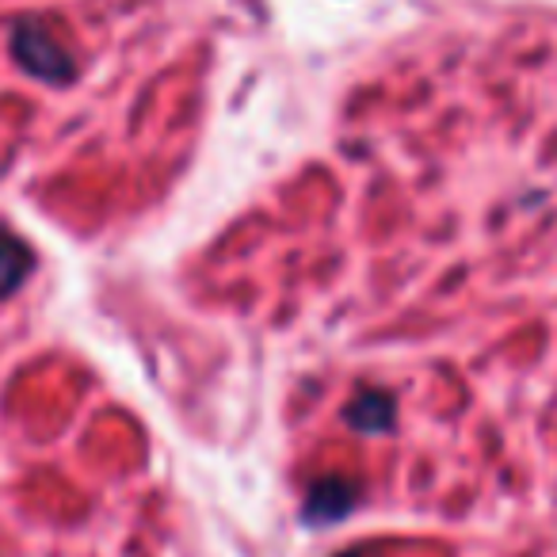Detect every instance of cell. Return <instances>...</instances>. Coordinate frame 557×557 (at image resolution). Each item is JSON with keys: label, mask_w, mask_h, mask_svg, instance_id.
Here are the masks:
<instances>
[{"label": "cell", "mask_w": 557, "mask_h": 557, "mask_svg": "<svg viewBox=\"0 0 557 557\" xmlns=\"http://www.w3.org/2000/svg\"><path fill=\"white\" fill-rule=\"evenodd\" d=\"M32 263L35 260H32V252H27L24 240L12 237V233H0V298L12 295V290L24 283Z\"/></svg>", "instance_id": "277c9868"}, {"label": "cell", "mask_w": 557, "mask_h": 557, "mask_svg": "<svg viewBox=\"0 0 557 557\" xmlns=\"http://www.w3.org/2000/svg\"><path fill=\"white\" fill-rule=\"evenodd\" d=\"M348 424L359 432H386L394 424V401L379 389H367L348 405Z\"/></svg>", "instance_id": "3957f363"}, {"label": "cell", "mask_w": 557, "mask_h": 557, "mask_svg": "<svg viewBox=\"0 0 557 557\" xmlns=\"http://www.w3.org/2000/svg\"><path fill=\"white\" fill-rule=\"evenodd\" d=\"M344 557H371V554H363V549H351V554H344Z\"/></svg>", "instance_id": "5b68a950"}, {"label": "cell", "mask_w": 557, "mask_h": 557, "mask_svg": "<svg viewBox=\"0 0 557 557\" xmlns=\"http://www.w3.org/2000/svg\"><path fill=\"white\" fill-rule=\"evenodd\" d=\"M12 54L32 77L50 81V85H65L77 73V62L65 50V42L50 32L42 20H20L12 27Z\"/></svg>", "instance_id": "6da1fadb"}, {"label": "cell", "mask_w": 557, "mask_h": 557, "mask_svg": "<svg viewBox=\"0 0 557 557\" xmlns=\"http://www.w3.org/2000/svg\"><path fill=\"white\" fill-rule=\"evenodd\" d=\"M356 496L359 488L351 481H341V478H329L321 485H313L310 493V504H306V519L310 523H336L341 516H348L356 508Z\"/></svg>", "instance_id": "7a4b0ae2"}]
</instances>
